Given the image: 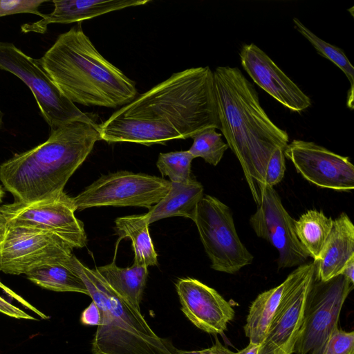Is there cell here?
Wrapping results in <instances>:
<instances>
[{"label":"cell","mask_w":354,"mask_h":354,"mask_svg":"<svg viewBox=\"0 0 354 354\" xmlns=\"http://www.w3.org/2000/svg\"><path fill=\"white\" fill-rule=\"evenodd\" d=\"M213 71L209 66L172 74L99 124L101 140L147 146L220 129Z\"/></svg>","instance_id":"1"},{"label":"cell","mask_w":354,"mask_h":354,"mask_svg":"<svg viewBox=\"0 0 354 354\" xmlns=\"http://www.w3.org/2000/svg\"><path fill=\"white\" fill-rule=\"evenodd\" d=\"M220 130L240 162L256 204L258 186L264 185L269 160L288 144V133L262 108L258 93L237 67L218 66L213 72Z\"/></svg>","instance_id":"2"},{"label":"cell","mask_w":354,"mask_h":354,"mask_svg":"<svg viewBox=\"0 0 354 354\" xmlns=\"http://www.w3.org/2000/svg\"><path fill=\"white\" fill-rule=\"evenodd\" d=\"M100 140L99 124L68 123L52 130L44 142L3 162L0 180L16 201L59 194Z\"/></svg>","instance_id":"3"},{"label":"cell","mask_w":354,"mask_h":354,"mask_svg":"<svg viewBox=\"0 0 354 354\" xmlns=\"http://www.w3.org/2000/svg\"><path fill=\"white\" fill-rule=\"evenodd\" d=\"M38 62L74 104L116 108L138 94L136 82L98 52L80 23L59 35Z\"/></svg>","instance_id":"4"},{"label":"cell","mask_w":354,"mask_h":354,"mask_svg":"<svg viewBox=\"0 0 354 354\" xmlns=\"http://www.w3.org/2000/svg\"><path fill=\"white\" fill-rule=\"evenodd\" d=\"M64 263L82 279L100 311V324L91 344L93 354H174L141 311L115 290L96 268L84 266L73 254Z\"/></svg>","instance_id":"5"},{"label":"cell","mask_w":354,"mask_h":354,"mask_svg":"<svg viewBox=\"0 0 354 354\" xmlns=\"http://www.w3.org/2000/svg\"><path fill=\"white\" fill-rule=\"evenodd\" d=\"M0 70L15 75L30 89L51 130L75 121L97 124L95 115L82 112L62 94L38 59L12 43L0 41Z\"/></svg>","instance_id":"6"},{"label":"cell","mask_w":354,"mask_h":354,"mask_svg":"<svg viewBox=\"0 0 354 354\" xmlns=\"http://www.w3.org/2000/svg\"><path fill=\"white\" fill-rule=\"evenodd\" d=\"M194 222L213 270L234 274L252 263L254 257L236 232L230 209L217 198L203 195Z\"/></svg>","instance_id":"7"},{"label":"cell","mask_w":354,"mask_h":354,"mask_svg":"<svg viewBox=\"0 0 354 354\" xmlns=\"http://www.w3.org/2000/svg\"><path fill=\"white\" fill-rule=\"evenodd\" d=\"M353 288V283L342 274L326 281L315 277L308 292L293 353H322L328 338L337 328L342 308Z\"/></svg>","instance_id":"8"},{"label":"cell","mask_w":354,"mask_h":354,"mask_svg":"<svg viewBox=\"0 0 354 354\" xmlns=\"http://www.w3.org/2000/svg\"><path fill=\"white\" fill-rule=\"evenodd\" d=\"M171 181L155 176L118 171L102 176L77 196V210L101 206L151 207L164 198Z\"/></svg>","instance_id":"9"},{"label":"cell","mask_w":354,"mask_h":354,"mask_svg":"<svg viewBox=\"0 0 354 354\" xmlns=\"http://www.w3.org/2000/svg\"><path fill=\"white\" fill-rule=\"evenodd\" d=\"M73 198L62 192L46 198L0 206L6 225L39 229L58 236L74 248L86 245L84 223L75 212Z\"/></svg>","instance_id":"10"},{"label":"cell","mask_w":354,"mask_h":354,"mask_svg":"<svg viewBox=\"0 0 354 354\" xmlns=\"http://www.w3.org/2000/svg\"><path fill=\"white\" fill-rule=\"evenodd\" d=\"M73 250L50 232L6 225L0 230V271L26 274L36 267L66 261Z\"/></svg>","instance_id":"11"},{"label":"cell","mask_w":354,"mask_h":354,"mask_svg":"<svg viewBox=\"0 0 354 354\" xmlns=\"http://www.w3.org/2000/svg\"><path fill=\"white\" fill-rule=\"evenodd\" d=\"M316 277L314 262L304 263L284 280L285 286L259 354H292L308 292Z\"/></svg>","instance_id":"12"},{"label":"cell","mask_w":354,"mask_h":354,"mask_svg":"<svg viewBox=\"0 0 354 354\" xmlns=\"http://www.w3.org/2000/svg\"><path fill=\"white\" fill-rule=\"evenodd\" d=\"M257 208L249 220L258 237L274 246L279 252L278 268L301 266L310 257L299 241L295 231V219L284 208L273 187L258 186Z\"/></svg>","instance_id":"13"},{"label":"cell","mask_w":354,"mask_h":354,"mask_svg":"<svg viewBox=\"0 0 354 354\" xmlns=\"http://www.w3.org/2000/svg\"><path fill=\"white\" fill-rule=\"evenodd\" d=\"M283 153L297 171L315 185L339 192L354 189V166L348 157L301 140L288 144Z\"/></svg>","instance_id":"14"},{"label":"cell","mask_w":354,"mask_h":354,"mask_svg":"<svg viewBox=\"0 0 354 354\" xmlns=\"http://www.w3.org/2000/svg\"><path fill=\"white\" fill-rule=\"evenodd\" d=\"M176 289L181 310L199 329L223 334L234 317V310L216 290L193 278L180 279Z\"/></svg>","instance_id":"15"},{"label":"cell","mask_w":354,"mask_h":354,"mask_svg":"<svg viewBox=\"0 0 354 354\" xmlns=\"http://www.w3.org/2000/svg\"><path fill=\"white\" fill-rule=\"evenodd\" d=\"M239 55L243 68L254 82L283 106L301 112L311 105L310 97L257 45H243Z\"/></svg>","instance_id":"16"},{"label":"cell","mask_w":354,"mask_h":354,"mask_svg":"<svg viewBox=\"0 0 354 354\" xmlns=\"http://www.w3.org/2000/svg\"><path fill=\"white\" fill-rule=\"evenodd\" d=\"M53 10L42 15L36 22L25 24L21 26L23 32L44 33L51 24L80 23L100 15L129 7L145 5L149 0H64L52 1Z\"/></svg>","instance_id":"17"},{"label":"cell","mask_w":354,"mask_h":354,"mask_svg":"<svg viewBox=\"0 0 354 354\" xmlns=\"http://www.w3.org/2000/svg\"><path fill=\"white\" fill-rule=\"evenodd\" d=\"M354 257V225L344 212L333 220L330 232L320 253L313 261L316 279L328 281L342 274L346 264Z\"/></svg>","instance_id":"18"},{"label":"cell","mask_w":354,"mask_h":354,"mask_svg":"<svg viewBox=\"0 0 354 354\" xmlns=\"http://www.w3.org/2000/svg\"><path fill=\"white\" fill-rule=\"evenodd\" d=\"M203 195L202 184L194 177L184 183L171 182L166 196L146 214L149 224L172 216H183L194 221Z\"/></svg>","instance_id":"19"},{"label":"cell","mask_w":354,"mask_h":354,"mask_svg":"<svg viewBox=\"0 0 354 354\" xmlns=\"http://www.w3.org/2000/svg\"><path fill=\"white\" fill-rule=\"evenodd\" d=\"M108 283L131 306L140 311V304L148 275V267L133 263L120 268L113 261L95 268Z\"/></svg>","instance_id":"20"},{"label":"cell","mask_w":354,"mask_h":354,"mask_svg":"<svg viewBox=\"0 0 354 354\" xmlns=\"http://www.w3.org/2000/svg\"><path fill=\"white\" fill-rule=\"evenodd\" d=\"M115 229L120 238H129L134 252L133 263L147 267L158 264V255L149 232L147 214L118 217Z\"/></svg>","instance_id":"21"},{"label":"cell","mask_w":354,"mask_h":354,"mask_svg":"<svg viewBox=\"0 0 354 354\" xmlns=\"http://www.w3.org/2000/svg\"><path fill=\"white\" fill-rule=\"evenodd\" d=\"M285 286H279L259 294L252 303L243 327L250 342L261 344L264 341Z\"/></svg>","instance_id":"22"},{"label":"cell","mask_w":354,"mask_h":354,"mask_svg":"<svg viewBox=\"0 0 354 354\" xmlns=\"http://www.w3.org/2000/svg\"><path fill=\"white\" fill-rule=\"evenodd\" d=\"M333 224V219L316 209L308 210L295 220V234L314 261L319 259Z\"/></svg>","instance_id":"23"},{"label":"cell","mask_w":354,"mask_h":354,"mask_svg":"<svg viewBox=\"0 0 354 354\" xmlns=\"http://www.w3.org/2000/svg\"><path fill=\"white\" fill-rule=\"evenodd\" d=\"M26 275L28 280L47 290L80 292L89 295L82 279L66 266L64 261L36 267L28 271Z\"/></svg>","instance_id":"24"},{"label":"cell","mask_w":354,"mask_h":354,"mask_svg":"<svg viewBox=\"0 0 354 354\" xmlns=\"http://www.w3.org/2000/svg\"><path fill=\"white\" fill-rule=\"evenodd\" d=\"M295 28L315 48L317 52L322 57L328 59L346 75L349 83L350 88L348 91L347 106L353 109L354 93V68L346 56L344 51L317 37L315 33L305 26L297 17L293 18Z\"/></svg>","instance_id":"25"},{"label":"cell","mask_w":354,"mask_h":354,"mask_svg":"<svg viewBox=\"0 0 354 354\" xmlns=\"http://www.w3.org/2000/svg\"><path fill=\"white\" fill-rule=\"evenodd\" d=\"M193 144L188 150L194 158H202L206 162L216 166L229 148L215 128L206 129L194 136Z\"/></svg>","instance_id":"26"},{"label":"cell","mask_w":354,"mask_h":354,"mask_svg":"<svg viewBox=\"0 0 354 354\" xmlns=\"http://www.w3.org/2000/svg\"><path fill=\"white\" fill-rule=\"evenodd\" d=\"M194 159L187 151L160 153L156 166L162 176L172 183H184L192 178L191 166Z\"/></svg>","instance_id":"27"},{"label":"cell","mask_w":354,"mask_h":354,"mask_svg":"<svg viewBox=\"0 0 354 354\" xmlns=\"http://www.w3.org/2000/svg\"><path fill=\"white\" fill-rule=\"evenodd\" d=\"M321 354H354V332L336 328L326 342Z\"/></svg>","instance_id":"28"},{"label":"cell","mask_w":354,"mask_h":354,"mask_svg":"<svg viewBox=\"0 0 354 354\" xmlns=\"http://www.w3.org/2000/svg\"><path fill=\"white\" fill-rule=\"evenodd\" d=\"M44 0H0V17L20 13L42 16L39 10Z\"/></svg>","instance_id":"29"},{"label":"cell","mask_w":354,"mask_h":354,"mask_svg":"<svg viewBox=\"0 0 354 354\" xmlns=\"http://www.w3.org/2000/svg\"><path fill=\"white\" fill-rule=\"evenodd\" d=\"M283 151L278 149L271 156L266 171L264 185L274 187L282 180L286 171Z\"/></svg>","instance_id":"30"},{"label":"cell","mask_w":354,"mask_h":354,"mask_svg":"<svg viewBox=\"0 0 354 354\" xmlns=\"http://www.w3.org/2000/svg\"><path fill=\"white\" fill-rule=\"evenodd\" d=\"M0 313L16 319L37 320L35 317L28 315L24 310L11 304L0 297Z\"/></svg>","instance_id":"31"},{"label":"cell","mask_w":354,"mask_h":354,"mask_svg":"<svg viewBox=\"0 0 354 354\" xmlns=\"http://www.w3.org/2000/svg\"><path fill=\"white\" fill-rule=\"evenodd\" d=\"M81 322L87 326H99L100 324V314L98 308L92 301L90 305L82 312Z\"/></svg>","instance_id":"32"},{"label":"cell","mask_w":354,"mask_h":354,"mask_svg":"<svg viewBox=\"0 0 354 354\" xmlns=\"http://www.w3.org/2000/svg\"><path fill=\"white\" fill-rule=\"evenodd\" d=\"M0 288L2 289L10 297L17 300L21 304H22L24 307L28 308V310L35 313L37 315L39 316L41 318L46 319H48V317L44 313L39 310L37 308L30 304L28 301L24 299L22 297L17 294L12 290L7 287L6 285L2 283L0 281Z\"/></svg>","instance_id":"33"},{"label":"cell","mask_w":354,"mask_h":354,"mask_svg":"<svg viewBox=\"0 0 354 354\" xmlns=\"http://www.w3.org/2000/svg\"><path fill=\"white\" fill-rule=\"evenodd\" d=\"M199 351L201 354H236V353L223 346L217 338H216L215 344L211 347Z\"/></svg>","instance_id":"34"},{"label":"cell","mask_w":354,"mask_h":354,"mask_svg":"<svg viewBox=\"0 0 354 354\" xmlns=\"http://www.w3.org/2000/svg\"><path fill=\"white\" fill-rule=\"evenodd\" d=\"M342 274L352 283H354V257L346 264Z\"/></svg>","instance_id":"35"},{"label":"cell","mask_w":354,"mask_h":354,"mask_svg":"<svg viewBox=\"0 0 354 354\" xmlns=\"http://www.w3.org/2000/svg\"><path fill=\"white\" fill-rule=\"evenodd\" d=\"M260 344L250 342L243 349L238 351L236 354H259Z\"/></svg>","instance_id":"36"},{"label":"cell","mask_w":354,"mask_h":354,"mask_svg":"<svg viewBox=\"0 0 354 354\" xmlns=\"http://www.w3.org/2000/svg\"><path fill=\"white\" fill-rule=\"evenodd\" d=\"M174 354H201L199 351H181L178 349H174Z\"/></svg>","instance_id":"37"},{"label":"cell","mask_w":354,"mask_h":354,"mask_svg":"<svg viewBox=\"0 0 354 354\" xmlns=\"http://www.w3.org/2000/svg\"><path fill=\"white\" fill-rule=\"evenodd\" d=\"M6 221H5L3 215L0 212V230L3 229L6 227Z\"/></svg>","instance_id":"38"},{"label":"cell","mask_w":354,"mask_h":354,"mask_svg":"<svg viewBox=\"0 0 354 354\" xmlns=\"http://www.w3.org/2000/svg\"><path fill=\"white\" fill-rule=\"evenodd\" d=\"M3 196H4V191L1 187V185H0V204L2 202V200H3Z\"/></svg>","instance_id":"39"},{"label":"cell","mask_w":354,"mask_h":354,"mask_svg":"<svg viewBox=\"0 0 354 354\" xmlns=\"http://www.w3.org/2000/svg\"><path fill=\"white\" fill-rule=\"evenodd\" d=\"M2 117H3V113L0 109V127H1V125L2 124Z\"/></svg>","instance_id":"40"}]
</instances>
